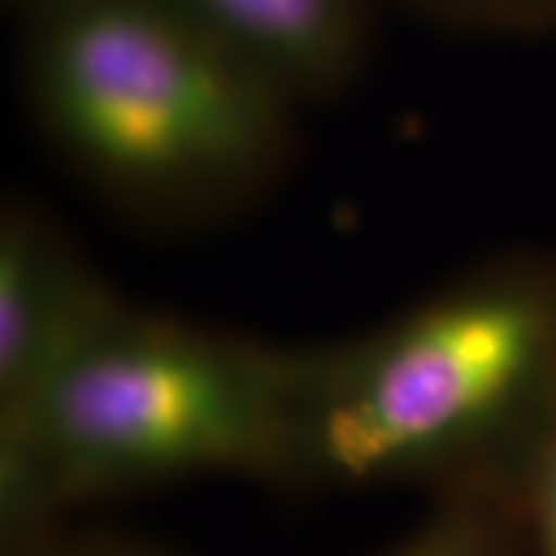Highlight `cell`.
Returning a JSON list of instances; mask_svg holds the SVG:
<instances>
[{
  "mask_svg": "<svg viewBox=\"0 0 556 556\" xmlns=\"http://www.w3.org/2000/svg\"><path fill=\"white\" fill-rule=\"evenodd\" d=\"M306 346L118 306L0 420V554L87 504L195 479L288 489Z\"/></svg>",
  "mask_w": 556,
  "mask_h": 556,
  "instance_id": "1",
  "label": "cell"
},
{
  "mask_svg": "<svg viewBox=\"0 0 556 556\" xmlns=\"http://www.w3.org/2000/svg\"><path fill=\"white\" fill-rule=\"evenodd\" d=\"M556 415V260H492L356 338L306 346L288 489L433 495L519 477Z\"/></svg>",
  "mask_w": 556,
  "mask_h": 556,
  "instance_id": "2",
  "label": "cell"
},
{
  "mask_svg": "<svg viewBox=\"0 0 556 556\" xmlns=\"http://www.w3.org/2000/svg\"><path fill=\"white\" fill-rule=\"evenodd\" d=\"M28 93L56 155L155 223L232 214L294 159V100L170 0H50Z\"/></svg>",
  "mask_w": 556,
  "mask_h": 556,
  "instance_id": "3",
  "label": "cell"
},
{
  "mask_svg": "<svg viewBox=\"0 0 556 556\" xmlns=\"http://www.w3.org/2000/svg\"><path fill=\"white\" fill-rule=\"evenodd\" d=\"M121 300L56 219L10 201L0 214V420L38 396Z\"/></svg>",
  "mask_w": 556,
  "mask_h": 556,
  "instance_id": "4",
  "label": "cell"
},
{
  "mask_svg": "<svg viewBox=\"0 0 556 556\" xmlns=\"http://www.w3.org/2000/svg\"><path fill=\"white\" fill-rule=\"evenodd\" d=\"M291 100L334 84L356 43L353 0H170Z\"/></svg>",
  "mask_w": 556,
  "mask_h": 556,
  "instance_id": "5",
  "label": "cell"
},
{
  "mask_svg": "<svg viewBox=\"0 0 556 556\" xmlns=\"http://www.w3.org/2000/svg\"><path fill=\"white\" fill-rule=\"evenodd\" d=\"M378 556H529L519 477H479L439 489L424 517Z\"/></svg>",
  "mask_w": 556,
  "mask_h": 556,
  "instance_id": "6",
  "label": "cell"
},
{
  "mask_svg": "<svg viewBox=\"0 0 556 556\" xmlns=\"http://www.w3.org/2000/svg\"><path fill=\"white\" fill-rule=\"evenodd\" d=\"M519 507L529 556H556V415L519 470Z\"/></svg>",
  "mask_w": 556,
  "mask_h": 556,
  "instance_id": "7",
  "label": "cell"
},
{
  "mask_svg": "<svg viewBox=\"0 0 556 556\" xmlns=\"http://www.w3.org/2000/svg\"><path fill=\"white\" fill-rule=\"evenodd\" d=\"M3 556H179L161 544L142 541V538L115 535V532H72L60 526L47 535L20 544Z\"/></svg>",
  "mask_w": 556,
  "mask_h": 556,
  "instance_id": "8",
  "label": "cell"
},
{
  "mask_svg": "<svg viewBox=\"0 0 556 556\" xmlns=\"http://www.w3.org/2000/svg\"><path fill=\"white\" fill-rule=\"evenodd\" d=\"M529 3H535V0H529Z\"/></svg>",
  "mask_w": 556,
  "mask_h": 556,
  "instance_id": "9",
  "label": "cell"
}]
</instances>
